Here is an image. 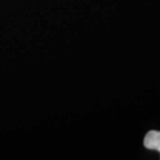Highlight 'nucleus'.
<instances>
[{
    "instance_id": "1",
    "label": "nucleus",
    "mask_w": 160,
    "mask_h": 160,
    "mask_svg": "<svg viewBox=\"0 0 160 160\" xmlns=\"http://www.w3.org/2000/svg\"><path fill=\"white\" fill-rule=\"evenodd\" d=\"M144 145L149 150L158 151L160 148V131H149L144 139Z\"/></svg>"
},
{
    "instance_id": "2",
    "label": "nucleus",
    "mask_w": 160,
    "mask_h": 160,
    "mask_svg": "<svg viewBox=\"0 0 160 160\" xmlns=\"http://www.w3.org/2000/svg\"><path fill=\"white\" fill-rule=\"evenodd\" d=\"M159 151V153H160V148H159V149H158V151Z\"/></svg>"
}]
</instances>
